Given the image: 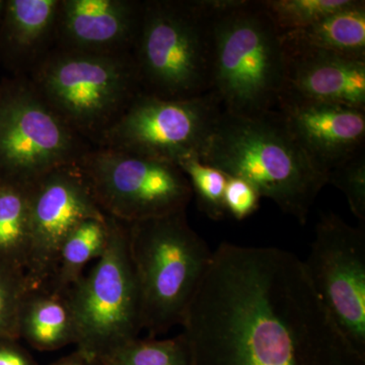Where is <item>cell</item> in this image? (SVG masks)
<instances>
[{
	"label": "cell",
	"instance_id": "cell-7",
	"mask_svg": "<svg viewBox=\"0 0 365 365\" xmlns=\"http://www.w3.org/2000/svg\"><path fill=\"white\" fill-rule=\"evenodd\" d=\"M107 217L110 235L104 254L67 292L76 323V351L96 362L137 339L143 330L128 227Z\"/></svg>",
	"mask_w": 365,
	"mask_h": 365
},
{
	"label": "cell",
	"instance_id": "cell-2",
	"mask_svg": "<svg viewBox=\"0 0 365 365\" xmlns=\"http://www.w3.org/2000/svg\"><path fill=\"white\" fill-rule=\"evenodd\" d=\"M198 158L253 185L300 225L328 184L276 110L256 116L222 111Z\"/></svg>",
	"mask_w": 365,
	"mask_h": 365
},
{
	"label": "cell",
	"instance_id": "cell-25",
	"mask_svg": "<svg viewBox=\"0 0 365 365\" xmlns=\"http://www.w3.org/2000/svg\"><path fill=\"white\" fill-rule=\"evenodd\" d=\"M327 181L344 193L350 210L359 223L365 225V151L331 170Z\"/></svg>",
	"mask_w": 365,
	"mask_h": 365
},
{
	"label": "cell",
	"instance_id": "cell-19",
	"mask_svg": "<svg viewBox=\"0 0 365 365\" xmlns=\"http://www.w3.org/2000/svg\"><path fill=\"white\" fill-rule=\"evenodd\" d=\"M109 235L107 216L79 223L62 245L54 276L46 287L60 292H68L83 275L88 262L101 258L104 254Z\"/></svg>",
	"mask_w": 365,
	"mask_h": 365
},
{
	"label": "cell",
	"instance_id": "cell-29",
	"mask_svg": "<svg viewBox=\"0 0 365 365\" xmlns=\"http://www.w3.org/2000/svg\"><path fill=\"white\" fill-rule=\"evenodd\" d=\"M4 7H6V4H4V2L0 1V13H1L2 9H4Z\"/></svg>",
	"mask_w": 365,
	"mask_h": 365
},
{
	"label": "cell",
	"instance_id": "cell-23",
	"mask_svg": "<svg viewBox=\"0 0 365 365\" xmlns=\"http://www.w3.org/2000/svg\"><path fill=\"white\" fill-rule=\"evenodd\" d=\"M177 165L188 178L199 209L212 220H222L227 216L225 207L227 175L205 165L197 157L182 158Z\"/></svg>",
	"mask_w": 365,
	"mask_h": 365
},
{
	"label": "cell",
	"instance_id": "cell-14",
	"mask_svg": "<svg viewBox=\"0 0 365 365\" xmlns=\"http://www.w3.org/2000/svg\"><path fill=\"white\" fill-rule=\"evenodd\" d=\"M143 11L136 0H60L54 49L132 54Z\"/></svg>",
	"mask_w": 365,
	"mask_h": 365
},
{
	"label": "cell",
	"instance_id": "cell-5",
	"mask_svg": "<svg viewBox=\"0 0 365 365\" xmlns=\"http://www.w3.org/2000/svg\"><path fill=\"white\" fill-rule=\"evenodd\" d=\"M141 93L187 100L210 93L211 18L206 0H148L132 51Z\"/></svg>",
	"mask_w": 365,
	"mask_h": 365
},
{
	"label": "cell",
	"instance_id": "cell-21",
	"mask_svg": "<svg viewBox=\"0 0 365 365\" xmlns=\"http://www.w3.org/2000/svg\"><path fill=\"white\" fill-rule=\"evenodd\" d=\"M100 365H192L184 334L170 339L130 341L98 362Z\"/></svg>",
	"mask_w": 365,
	"mask_h": 365
},
{
	"label": "cell",
	"instance_id": "cell-15",
	"mask_svg": "<svg viewBox=\"0 0 365 365\" xmlns=\"http://www.w3.org/2000/svg\"><path fill=\"white\" fill-rule=\"evenodd\" d=\"M285 55L283 93L365 110V58L322 50Z\"/></svg>",
	"mask_w": 365,
	"mask_h": 365
},
{
	"label": "cell",
	"instance_id": "cell-17",
	"mask_svg": "<svg viewBox=\"0 0 365 365\" xmlns=\"http://www.w3.org/2000/svg\"><path fill=\"white\" fill-rule=\"evenodd\" d=\"M60 0L7 2L6 36L30 74L54 49Z\"/></svg>",
	"mask_w": 365,
	"mask_h": 365
},
{
	"label": "cell",
	"instance_id": "cell-11",
	"mask_svg": "<svg viewBox=\"0 0 365 365\" xmlns=\"http://www.w3.org/2000/svg\"><path fill=\"white\" fill-rule=\"evenodd\" d=\"M302 264L333 323L365 359V225L353 227L335 213H324Z\"/></svg>",
	"mask_w": 365,
	"mask_h": 365
},
{
	"label": "cell",
	"instance_id": "cell-3",
	"mask_svg": "<svg viewBox=\"0 0 365 365\" xmlns=\"http://www.w3.org/2000/svg\"><path fill=\"white\" fill-rule=\"evenodd\" d=\"M211 18V83L222 111H273L284 91L287 55L279 31L251 0H206Z\"/></svg>",
	"mask_w": 365,
	"mask_h": 365
},
{
	"label": "cell",
	"instance_id": "cell-8",
	"mask_svg": "<svg viewBox=\"0 0 365 365\" xmlns=\"http://www.w3.org/2000/svg\"><path fill=\"white\" fill-rule=\"evenodd\" d=\"M78 165L106 215L125 223L186 211L193 198L176 163L127 151L91 146Z\"/></svg>",
	"mask_w": 365,
	"mask_h": 365
},
{
	"label": "cell",
	"instance_id": "cell-22",
	"mask_svg": "<svg viewBox=\"0 0 365 365\" xmlns=\"http://www.w3.org/2000/svg\"><path fill=\"white\" fill-rule=\"evenodd\" d=\"M357 0H262L260 4L279 33L314 25L347 9Z\"/></svg>",
	"mask_w": 365,
	"mask_h": 365
},
{
	"label": "cell",
	"instance_id": "cell-27",
	"mask_svg": "<svg viewBox=\"0 0 365 365\" xmlns=\"http://www.w3.org/2000/svg\"><path fill=\"white\" fill-rule=\"evenodd\" d=\"M14 338L0 337V365H38Z\"/></svg>",
	"mask_w": 365,
	"mask_h": 365
},
{
	"label": "cell",
	"instance_id": "cell-18",
	"mask_svg": "<svg viewBox=\"0 0 365 365\" xmlns=\"http://www.w3.org/2000/svg\"><path fill=\"white\" fill-rule=\"evenodd\" d=\"M285 51L322 50L365 58V1L331 14L307 28L280 34Z\"/></svg>",
	"mask_w": 365,
	"mask_h": 365
},
{
	"label": "cell",
	"instance_id": "cell-6",
	"mask_svg": "<svg viewBox=\"0 0 365 365\" xmlns=\"http://www.w3.org/2000/svg\"><path fill=\"white\" fill-rule=\"evenodd\" d=\"M26 78L59 119L91 146L141 93L132 54L53 49Z\"/></svg>",
	"mask_w": 365,
	"mask_h": 365
},
{
	"label": "cell",
	"instance_id": "cell-4",
	"mask_svg": "<svg viewBox=\"0 0 365 365\" xmlns=\"http://www.w3.org/2000/svg\"><path fill=\"white\" fill-rule=\"evenodd\" d=\"M127 227L143 330L155 338L182 325L213 252L190 227L186 211L127 223Z\"/></svg>",
	"mask_w": 365,
	"mask_h": 365
},
{
	"label": "cell",
	"instance_id": "cell-24",
	"mask_svg": "<svg viewBox=\"0 0 365 365\" xmlns=\"http://www.w3.org/2000/svg\"><path fill=\"white\" fill-rule=\"evenodd\" d=\"M30 288L25 272L0 264V337L19 338L21 302Z\"/></svg>",
	"mask_w": 365,
	"mask_h": 365
},
{
	"label": "cell",
	"instance_id": "cell-12",
	"mask_svg": "<svg viewBox=\"0 0 365 365\" xmlns=\"http://www.w3.org/2000/svg\"><path fill=\"white\" fill-rule=\"evenodd\" d=\"M30 253L26 277L31 288L46 287L56 270L62 245L79 223L106 215L78 163L48 173L28 187Z\"/></svg>",
	"mask_w": 365,
	"mask_h": 365
},
{
	"label": "cell",
	"instance_id": "cell-20",
	"mask_svg": "<svg viewBox=\"0 0 365 365\" xmlns=\"http://www.w3.org/2000/svg\"><path fill=\"white\" fill-rule=\"evenodd\" d=\"M29 253L28 188L0 182V264L26 274Z\"/></svg>",
	"mask_w": 365,
	"mask_h": 365
},
{
	"label": "cell",
	"instance_id": "cell-9",
	"mask_svg": "<svg viewBox=\"0 0 365 365\" xmlns=\"http://www.w3.org/2000/svg\"><path fill=\"white\" fill-rule=\"evenodd\" d=\"M91 145L48 107L28 78L0 100L2 182L25 187L78 163Z\"/></svg>",
	"mask_w": 365,
	"mask_h": 365
},
{
	"label": "cell",
	"instance_id": "cell-28",
	"mask_svg": "<svg viewBox=\"0 0 365 365\" xmlns=\"http://www.w3.org/2000/svg\"><path fill=\"white\" fill-rule=\"evenodd\" d=\"M51 365H100L93 360L88 359L81 355V353L76 351L72 353L69 356L63 357V359L57 360L56 362Z\"/></svg>",
	"mask_w": 365,
	"mask_h": 365
},
{
	"label": "cell",
	"instance_id": "cell-10",
	"mask_svg": "<svg viewBox=\"0 0 365 365\" xmlns=\"http://www.w3.org/2000/svg\"><path fill=\"white\" fill-rule=\"evenodd\" d=\"M222 109L211 93L165 100L140 93L95 146L177 163L199 158Z\"/></svg>",
	"mask_w": 365,
	"mask_h": 365
},
{
	"label": "cell",
	"instance_id": "cell-1",
	"mask_svg": "<svg viewBox=\"0 0 365 365\" xmlns=\"http://www.w3.org/2000/svg\"><path fill=\"white\" fill-rule=\"evenodd\" d=\"M182 326L192 365H365L285 250L220 244Z\"/></svg>",
	"mask_w": 365,
	"mask_h": 365
},
{
	"label": "cell",
	"instance_id": "cell-16",
	"mask_svg": "<svg viewBox=\"0 0 365 365\" xmlns=\"http://www.w3.org/2000/svg\"><path fill=\"white\" fill-rule=\"evenodd\" d=\"M19 337L39 351H53L76 343V330L67 292L30 288L21 302Z\"/></svg>",
	"mask_w": 365,
	"mask_h": 365
},
{
	"label": "cell",
	"instance_id": "cell-13",
	"mask_svg": "<svg viewBox=\"0 0 365 365\" xmlns=\"http://www.w3.org/2000/svg\"><path fill=\"white\" fill-rule=\"evenodd\" d=\"M275 110L307 157L326 177L341 163L364 150L365 110L289 93H282Z\"/></svg>",
	"mask_w": 365,
	"mask_h": 365
},
{
	"label": "cell",
	"instance_id": "cell-26",
	"mask_svg": "<svg viewBox=\"0 0 365 365\" xmlns=\"http://www.w3.org/2000/svg\"><path fill=\"white\" fill-rule=\"evenodd\" d=\"M261 196L253 185L241 178L227 176L225 189L227 215L244 220L258 210Z\"/></svg>",
	"mask_w": 365,
	"mask_h": 365
}]
</instances>
